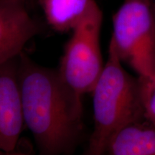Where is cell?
<instances>
[{"instance_id":"7a4b0ae2","label":"cell","mask_w":155,"mask_h":155,"mask_svg":"<svg viewBox=\"0 0 155 155\" xmlns=\"http://www.w3.org/2000/svg\"><path fill=\"white\" fill-rule=\"evenodd\" d=\"M107 61L93 90L94 131L86 154L106 153L111 137L129 122L144 118L138 79L124 69L112 40Z\"/></svg>"},{"instance_id":"ba28073f","label":"cell","mask_w":155,"mask_h":155,"mask_svg":"<svg viewBox=\"0 0 155 155\" xmlns=\"http://www.w3.org/2000/svg\"><path fill=\"white\" fill-rule=\"evenodd\" d=\"M94 0H40L47 22L54 30H73Z\"/></svg>"},{"instance_id":"30bf717a","label":"cell","mask_w":155,"mask_h":155,"mask_svg":"<svg viewBox=\"0 0 155 155\" xmlns=\"http://www.w3.org/2000/svg\"><path fill=\"white\" fill-rule=\"evenodd\" d=\"M151 4V8H152L153 19H154V22L155 25V0H150Z\"/></svg>"},{"instance_id":"3957f363","label":"cell","mask_w":155,"mask_h":155,"mask_svg":"<svg viewBox=\"0 0 155 155\" xmlns=\"http://www.w3.org/2000/svg\"><path fill=\"white\" fill-rule=\"evenodd\" d=\"M101 9L95 0L73 28L58 71L64 82L82 97L92 93L104 65L100 47Z\"/></svg>"},{"instance_id":"6da1fadb","label":"cell","mask_w":155,"mask_h":155,"mask_svg":"<svg viewBox=\"0 0 155 155\" xmlns=\"http://www.w3.org/2000/svg\"><path fill=\"white\" fill-rule=\"evenodd\" d=\"M19 81L25 124L42 155L73 154L83 131L81 96L64 82L58 69L19 56Z\"/></svg>"},{"instance_id":"5b68a950","label":"cell","mask_w":155,"mask_h":155,"mask_svg":"<svg viewBox=\"0 0 155 155\" xmlns=\"http://www.w3.org/2000/svg\"><path fill=\"white\" fill-rule=\"evenodd\" d=\"M19 57L0 65V151L14 152L25 124Z\"/></svg>"},{"instance_id":"52a82bcc","label":"cell","mask_w":155,"mask_h":155,"mask_svg":"<svg viewBox=\"0 0 155 155\" xmlns=\"http://www.w3.org/2000/svg\"><path fill=\"white\" fill-rule=\"evenodd\" d=\"M106 154L155 155V124L145 118L129 122L108 140Z\"/></svg>"},{"instance_id":"9c48e42d","label":"cell","mask_w":155,"mask_h":155,"mask_svg":"<svg viewBox=\"0 0 155 155\" xmlns=\"http://www.w3.org/2000/svg\"><path fill=\"white\" fill-rule=\"evenodd\" d=\"M145 119L155 124V74L152 78H137Z\"/></svg>"},{"instance_id":"277c9868","label":"cell","mask_w":155,"mask_h":155,"mask_svg":"<svg viewBox=\"0 0 155 155\" xmlns=\"http://www.w3.org/2000/svg\"><path fill=\"white\" fill-rule=\"evenodd\" d=\"M114 42L121 62L139 76L155 74V25L150 0H124L113 17Z\"/></svg>"},{"instance_id":"8fae6325","label":"cell","mask_w":155,"mask_h":155,"mask_svg":"<svg viewBox=\"0 0 155 155\" xmlns=\"http://www.w3.org/2000/svg\"><path fill=\"white\" fill-rule=\"evenodd\" d=\"M0 154H5L4 152H2V151H0Z\"/></svg>"},{"instance_id":"7c38bea8","label":"cell","mask_w":155,"mask_h":155,"mask_svg":"<svg viewBox=\"0 0 155 155\" xmlns=\"http://www.w3.org/2000/svg\"><path fill=\"white\" fill-rule=\"evenodd\" d=\"M25 1H28V0H25Z\"/></svg>"},{"instance_id":"8992f818","label":"cell","mask_w":155,"mask_h":155,"mask_svg":"<svg viewBox=\"0 0 155 155\" xmlns=\"http://www.w3.org/2000/svg\"><path fill=\"white\" fill-rule=\"evenodd\" d=\"M25 0H0V65L19 57L41 26L27 10Z\"/></svg>"}]
</instances>
